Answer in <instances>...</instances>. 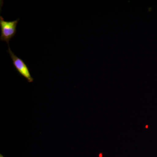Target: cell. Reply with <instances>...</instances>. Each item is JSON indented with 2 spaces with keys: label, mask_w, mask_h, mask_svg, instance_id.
<instances>
[{
  "label": "cell",
  "mask_w": 157,
  "mask_h": 157,
  "mask_svg": "<svg viewBox=\"0 0 157 157\" xmlns=\"http://www.w3.org/2000/svg\"><path fill=\"white\" fill-rule=\"evenodd\" d=\"M19 20L20 18H18L12 21H6L2 16H0L1 41H5L9 45V41L17 33V26Z\"/></svg>",
  "instance_id": "obj_1"
},
{
  "label": "cell",
  "mask_w": 157,
  "mask_h": 157,
  "mask_svg": "<svg viewBox=\"0 0 157 157\" xmlns=\"http://www.w3.org/2000/svg\"><path fill=\"white\" fill-rule=\"evenodd\" d=\"M7 52L9 54L11 59H12L13 66L16 69L17 73H19L21 76L25 78L29 82H32L33 81L34 79L31 76L29 70L28 66L22 59L20 58L14 54V52L11 51L9 45V50Z\"/></svg>",
  "instance_id": "obj_2"
},
{
  "label": "cell",
  "mask_w": 157,
  "mask_h": 157,
  "mask_svg": "<svg viewBox=\"0 0 157 157\" xmlns=\"http://www.w3.org/2000/svg\"><path fill=\"white\" fill-rule=\"evenodd\" d=\"M0 157H3V156L2 155H1V156H0Z\"/></svg>",
  "instance_id": "obj_3"
},
{
  "label": "cell",
  "mask_w": 157,
  "mask_h": 157,
  "mask_svg": "<svg viewBox=\"0 0 157 157\" xmlns=\"http://www.w3.org/2000/svg\"><path fill=\"white\" fill-rule=\"evenodd\" d=\"M147 127H148V126H146V128H147Z\"/></svg>",
  "instance_id": "obj_4"
}]
</instances>
